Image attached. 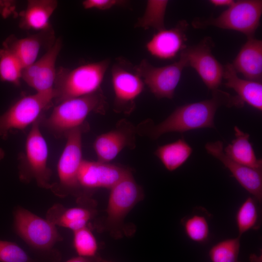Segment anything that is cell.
I'll use <instances>...</instances> for the list:
<instances>
[{"label":"cell","instance_id":"603a6c76","mask_svg":"<svg viewBox=\"0 0 262 262\" xmlns=\"http://www.w3.org/2000/svg\"><path fill=\"white\" fill-rule=\"evenodd\" d=\"M192 151L191 147L182 138L158 147L154 154L168 170L172 171L185 163Z\"/></svg>","mask_w":262,"mask_h":262},{"label":"cell","instance_id":"1f68e13d","mask_svg":"<svg viewBox=\"0 0 262 262\" xmlns=\"http://www.w3.org/2000/svg\"><path fill=\"white\" fill-rule=\"evenodd\" d=\"M127 1L121 0H85L82 5L85 9H96L100 10L110 9L115 6H122Z\"/></svg>","mask_w":262,"mask_h":262},{"label":"cell","instance_id":"4316f807","mask_svg":"<svg viewBox=\"0 0 262 262\" xmlns=\"http://www.w3.org/2000/svg\"><path fill=\"white\" fill-rule=\"evenodd\" d=\"M235 219L239 237L256 228L259 213L256 200L253 197H248L243 202L237 211Z\"/></svg>","mask_w":262,"mask_h":262},{"label":"cell","instance_id":"5b68a950","mask_svg":"<svg viewBox=\"0 0 262 262\" xmlns=\"http://www.w3.org/2000/svg\"><path fill=\"white\" fill-rule=\"evenodd\" d=\"M143 197V189L131 172L110 189L105 223L113 237L122 236L125 218Z\"/></svg>","mask_w":262,"mask_h":262},{"label":"cell","instance_id":"3957f363","mask_svg":"<svg viewBox=\"0 0 262 262\" xmlns=\"http://www.w3.org/2000/svg\"><path fill=\"white\" fill-rule=\"evenodd\" d=\"M110 65V60L88 63L69 69L61 67L56 71L53 92L57 104L66 100L84 96L101 89V85Z\"/></svg>","mask_w":262,"mask_h":262},{"label":"cell","instance_id":"7c38bea8","mask_svg":"<svg viewBox=\"0 0 262 262\" xmlns=\"http://www.w3.org/2000/svg\"><path fill=\"white\" fill-rule=\"evenodd\" d=\"M86 122L68 132L65 147L57 164L60 186L66 190L74 191L81 187L78 180L82 158V135L89 128Z\"/></svg>","mask_w":262,"mask_h":262},{"label":"cell","instance_id":"d6a6232c","mask_svg":"<svg viewBox=\"0 0 262 262\" xmlns=\"http://www.w3.org/2000/svg\"><path fill=\"white\" fill-rule=\"evenodd\" d=\"M101 261V259L98 257L85 258L78 256V257L72 258L66 262H99Z\"/></svg>","mask_w":262,"mask_h":262},{"label":"cell","instance_id":"83f0119b","mask_svg":"<svg viewBox=\"0 0 262 262\" xmlns=\"http://www.w3.org/2000/svg\"><path fill=\"white\" fill-rule=\"evenodd\" d=\"M240 237L221 241L213 245L209 251L212 262H241L239 260Z\"/></svg>","mask_w":262,"mask_h":262},{"label":"cell","instance_id":"52a82bcc","mask_svg":"<svg viewBox=\"0 0 262 262\" xmlns=\"http://www.w3.org/2000/svg\"><path fill=\"white\" fill-rule=\"evenodd\" d=\"M15 227L18 235L30 246L41 251H49L62 240L56 225L26 209L17 208L14 213Z\"/></svg>","mask_w":262,"mask_h":262},{"label":"cell","instance_id":"e575fe53","mask_svg":"<svg viewBox=\"0 0 262 262\" xmlns=\"http://www.w3.org/2000/svg\"><path fill=\"white\" fill-rule=\"evenodd\" d=\"M261 257L257 256L256 255H253L251 257L250 261L251 262H260L262 261Z\"/></svg>","mask_w":262,"mask_h":262},{"label":"cell","instance_id":"277c9868","mask_svg":"<svg viewBox=\"0 0 262 262\" xmlns=\"http://www.w3.org/2000/svg\"><path fill=\"white\" fill-rule=\"evenodd\" d=\"M262 14L261 0H240L235 1L217 17L204 20L197 18L193 22V25L197 28L213 26L236 31L247 38L252 37L259 26Z\"/></svg>","mask_w":262,"mask_h":262},{"label":"cell","instance_id":"2e32d148","mask_svg":"<svg viewBox=\"0 0 262 262\" xmlns=\"http://www.w3.org/2000/svg\"><path fill=\"white\" fill-rule=\"evenodd\" d=\"M207 152L219 160L230 172L238 183L260 203L262 200V169H256L240 164L229 157L224 152L221 141L207 143Z\"/></svg>","mask_w":262,"mask_h":262},{"label":"cell","instance_id":"cb8c5ba5","mask_svg":"<svg viewBox=\"0 0 262 262\" xmlns=\"http://www.w3.org/2000/svg\"><path fill=\"white\" fill-rule=\"evenodd\" d=\"M93 216L90 210L83 207H74L62 210L55 207L49 211V220L55 225L69 229L73 231L86 227Z\"/></svg>","mask_w":262,"mask_h":262},{"label":"cell","instance_id":"5bb4252c","mask_svg":"<svg viewBox=\"0 0 262 262\" xmlns=\"http://www.w3.org/2000/svg\"><path fill=\"white\" fill-rule=\"evenodd\" d=\"M61 47L62 40L58 38L39 60L23 69L21 79L37 93L53 92L55 64Z\"/></svg>","mask_w":262,"mask_h":262},{"label":"cell","instance_id":"f546056e","mask_svg":"<svg viewBox=\"0 0 262 262\" xmlns=\"http://www.w3.org/2000/svg\"><path fill=\"white\" fill-rule=\"evenodd\" d=\"M182 224L186 235L191 240L203 243L208 239L209 226L205 217L195 214L184 220Z\"/></svg>","mask_w":262,"mask_h":262},{"label":"cell","instance_id":"836d02e7","mask_svg":"<svg viewBox=\"0 0 262 262\" xmlns=\"http://www.w3.org/2000/svg\"><path fill=\"white\" fill-rule=\"evenodd\" d=\"M209 2L215 7H227L230 6L235 2L232 0H210Z\"/></svg>","mask_w":262,"mask_h":262},{"label":"cell","instance_id":"ac0fdd59","mask_svg":"<svg viewBox=\"0 0 262 262\" xmlns=\"http://www.w3.org/2000/svg\"><path fill=\"white\" fill-rule=\"evenodd\" d=\"M232 65L246 80L262 82V41L254 37L247 38Z\"/></svg>","mask_w":262,"mask_h":262},{"label":"cell","instance_id":"e0dca14e","mask_svg":"<svg viewBox=\"0 0 262 262\" xmlns=\"http://www.w3.org/2000/svg\"><path fill=\"white\" fill-rule=\"evenodd\" d=\"M187 22L182 20L173 28L158 31L146 43V48L152 56L168 60L175 57L186 47Z\"/></svg>","mask_w":262,"mask_h":262},{"label":"cell","instance_id":"7a4b0ae2","mask_svg":"<svg viewBox=\"0 0 262 262\" xmlns=\"http://www.w3.org/2000/svg\"><path fill=\"white\" fill-rule=\"evenodd\" d=\"M107 108L106 98L100 89L57 104L44 123L55 137H65L70 131L85 124L90 113L104 115Z\"/></svg>","mask_w":262,"mask_h":262},{"label":"cell","instance_id":"4dcf8cb0","mask_svg":"<svg viewBox=\"0 0 262 262\" xmlns=\"http://www.w3.org/2000/svg\"><path fill=\"white\" fill-rule=\"evenodd\" d=\"M0 262H35L16 244L0 240Z\"/></svg>","mask_w":262,"mask_h":262},{"label":"cell","instance_id":"484cf974","mask_svg":"<svg viewBox=\"0 0 262 262\" xmlns=\"http://www.w3.org/2000/svg\"><path fill=\"white\" fill-rule=\"evenodd\" d=\"M24 68L18 59L9 49H0V80L19 85Z\"/></svg>","mask_w":262,"mask_h":262},{"label":"cell","instance_id":"8d00e7d4","mask_svg":"<svg viewBox=\"0 0 262 262\" xmlns=\"http://www.w3.org/2000/svg\"><path fill=\"white\" fill-rule=\"evenodd\" d=\"M102 262H108V261H103Z\"/></svg>","mask_w":262,"mask_h":262},{"label":"cell","instance_id":"7402d4cb","mask_svg":"<svg viewBox=\"0 0 262 262\" xmlns=\"http://www.w3.org/2000/svg\"><path fill=\"white\" fill-rule=\"evenodd\" d=\"M235 138L224 149V153L234 161L243 165L256 169H262V161L256 157L249 134L244 132L237 126L234 127Z\"/></svg>","mask_w":262,"mask_h":262},{"label":"cell","instance_id":"d590c367","mask_svg":"<svg viewBox=\"0 0 262 262\" xmlns=\"http://www.w3.org/2000/svg\"><path fill=\"white\" fill-rule=\"evenodd\" d=\"M5 153L4 150L0 147V162L4 158Z\"/></svg>","mask_w":262,"mask_h":262},{"label":"cell","instance_id":"8fae6325","mask_svg":"<svg viewBox=\"0 0 262 262\" xmlns=\"http://www.w3.org/2000/svg\"><path fill=\"white\" fill-rule=\"evenodd\" d=\"M41 117L32 125L25 143V164L29 174L38 186L55 190V185L50 183L51 175L48 167V147L40 130Z\"/></svg>","mask_w":262,"mask_h":262},{"label":"cell","instance_id":"f1b7e54d","mask_svg":"<svg viewBox=\"0 0 262 262\" xmlns=\"http://www.w3.org/2000/svg\"><path fill=\"white\" fill-rule=\"evenodd\" d=\"M73 246L79 256L85 258L98 257V243L89 228L85 227L73 231Z\"/></svg>","mask_w":262,"mask_h":262},{"label":"cell","instance_id":"4fadbf2b","mask_svg":"<svg viewBox=\"0 0 262 262\" xmlns=\"http://www.w3.org/2000/svg\"><path fill=\"white\" fill-rule=\"evenodd\" d=\"M136 134V128L131 122L125 118L119 120L114 129L96 138L93 147L98 161L109 163L123 148L134 149Z\"/></svg>","mask_w":262,"mask_h":262},{"label":"cell","instance_id":"8992f818","mask_svg":"<svg viewBox=\"0 0 262 262\" xmlns=\"http://www.w3.org/2000/svg\"><path fill=\"white\" fill-rule=\"evenodd\" d=\"M54 92L37 93L26 96L0 114V137L6 139L13 130H22L42 116L51 106Z\"/></svg>","mask_w":262,"mask_h":262},{"label":"cell","instance_id":"9a60e30c","mask_svg":"<svg viewBox=\"0 0 262 262\" xmlns=\"http://www.w3.org/2000/svg\"><path fill=\"white\" fill-rule=\"evenodd\" d=\"M131 170L126 167L98 161L82 160L78 180L81 187L86 189H111Z\"/></svg>","mask_w":262,"mask_h":262},{"label":"cell","instance_id":"6da1fadb","mask_svg":"<svg viewBox=\"0 0 262 262\" xmlns=\"http://www.w3.org/2000/svg\"><path fill=\"white\" fill-rule=\"evenodd\" d=\"M244 103L236 96L217 89L210 99L188 103L177 108L166 119L155 125L151 119L145 120L136 128L137 133L156 140L164 133L184 132L201 128H215L214 118L222 106L242 107Z\"/></svg>","mask_w":262,"mask_h":262},{"label":"cell","instance_id":"ba28073f","mask_svg":"<svg viewBox=\"0 0 262 262\" xmlns=\"http://www.w3.org/2000/svg\"><path fill=\"white\" fill-rule=\"evenodd\" d=\"M186 66L185 58L180 54L179 60L169 65L155 66L144 59L134 68L155 97L172 99Z\"/></svg>","mask_w":262,"mask_h":262},{"label":"cell","instance_id":"44dd1931","mask_svg":"<svg viewBox=\"0 0 262 262\" xmlns=\"http://www.w3.org/2000/svg\"><path fill=\"white\" fill-rule=\"evenodd\" d=\"M51 36H53L52 31L40 32L20 39L13 35L6 39L2 47L11 50L16 56L24 68L36 61L44 41Z\"/></svg>","mask_w":262,"mask_h":262},{"label":"cell","instance_id":"d4e9b609","mask_svg":"<svg viewBox=\"0 0 262 262\" xmlns=\"http://www.w3.org/2000/svg\"><path fill=\"white\" fill-rule=\"evenodd\" d=\"M168 0H149L147 2L144 15L138 19L135 27L144 29L153 28L161 30L165 28L164 16Z\"/></svg>","mask_w":262,"mask_h":262},{"label":"cell","instance_id":"9c48e42d","mask_svg":"<svg viewBox=\"0 0 262 262\" xmlns=\"http://www.w3.org/2000/svg\"><path fill=\"white\" fill-rule=\"evenodd\" d=\"M112 83L115 98L113 110L130 115L135 109V100L144 89L145 84L134 66L119 60L112 66Z\"/></svg>","mask_w":262,"mask_h":262},{"label":"cell","instance_id":"30bf717a","mask_svg":"<svg viewBox=\"0 0 262 262\" xmlns=\"http://www.w3.org/2000/svg\"><path fill=\"white\" fill-rule=\"evenodd\" d=\"M213 45L210 37H205L197 45L186 46L180 54L212 92L218 89L224 73V66L212 54Z\"/></svg>","mask_w":262,"mask_h":262},{"label":"cell","instance_id":"ffe728a7","mask_svg":"<svg viewBox=\"0 0 262 262\" xmlns=\"http://www.w3.org/2000/svg\"><path fill=\"white\" fill-rule=\"evenodd\" d=\"M224 66L223 78L224 83L228 88L232 89L237 97L244 103H246L259 111L262 110V82L242 79L238 77L232 64L228 63Z\"/></svg>","mask_w":262,"mask_h":262},{"label":"cell","instance_id":"d6986e66","mask_svg":"<svg viewBox=\"0 0 262 262\" xmlns=\"http://www.w3.org/2000/svg\"><path fill=\"white\" fill-rule=\"evenodd\" d=\"M55 0H30L19 13V26L25 30L51 31L50 18L57 7Z\"/></svg>","mask_w":262,"mask_h":262}]
</instances>
